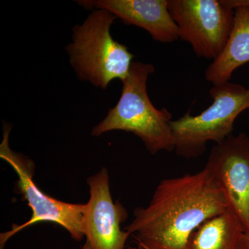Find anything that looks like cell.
<instances>
[{"instance_id":"6","label":"cell","mask_w":249,"mask_h":249,"mask_svg":"<svg viewBox=\"0 0 249 249\" xmlns=\"http://www.w3.org/2000/svg\"><path fill=\"white\" fill-rule=\"evenodd\" d=\"M178 36L199 58L215 60L227 45L235 11L222 0H168Z\"/></svg>"},{"instance_id":"11","label":"cell","mask_w":249,"mask_h":249,"mask_svg":"<svg viewBox=\"0 0 249 249\" xmlns=\"http://www.w3.org/2000/svg\"><path fill=\"white\" fill-rule=\"evenodd\" d=\"M243 227L230 210L205 221L192 232L186 249H238Z\"/></svg>"},{"instance_id":"2","label":"cell","mask_w":249,"mask_h":249,"mask_svg":"<svg viewBox=\"0 0 249 249\" xmlns=\"http://www.w3.org/2000/svg\"><path fill=\"white\" fill-rule=\"evenodd\" d=\"M155 71L151 64L133 62L128 76L123 80L121 97L106 117L91 130L93 137L111 131L131 132L141 139L152 155L175 150L170 122L172 114L165 108L157 109L149 98L147 82Z\"/></svg>"},{"instance_id":"9","label":"cell","mask_w":249,"mask_h":249,"mask_svg":"<svg viewBox=\"0 0 249 249\" xmlns=\"http://www.w3.org/2000/svg\"><path fill=\"white\" fill-rule=\"evenodd\" d=\"M85 9L109 11L124 24L142 28L154 40L170 43L179 38L176 23L168 10V0H81Z\"/></svg>"},{"instance_id":"4","label":"cell","mask_w":249,"mask_h":249,"mask_svg":"<svg viewBox=\"0 0 249 249\" xmlns=\"http://www.w3.org/2000/svg\"><path fill=\"white\" fill-rule=\"evenodd\" d=\"M213 103L196 116L190 111L170 122L177 155L194 159L204 154L206 144H216L232 134L234 123L242 111L249 109V88L226 82L213 85L209 91Z\"/></svg>"},{"instance_id":"10","label":"cell","mask_w":249,"mask_h":249,"mask_svg":"<svg viewBox=\"0 0 249 249\" xmlns=\"http://www.w3.org/2000/svg\"><path fill=\"white\" fill-rule=\"evenodd\" d=\"M233 27L222 53L208 67L206 79L213 85L229 82L236 70L249 63V9L235 10Z\"/></svg>"},{"instance_id":"8","label":"cell","mask_w":249,"mask_h":249,"mask_svg":"<svg viewBox=\"0 0 249 249\" xmlns=\"http://www.w3.org/2000/svg\"><path fill=\"white\" fill-rule=\"evenodd\" d=\"M89 199L85 213V233L91 249H124L130 234L121 224L128 213L119 201H113L109 172L101 168L87 180Z\"/></svg>"},{"instance_id":"15","label":"cell","mask_w":249,"mask_h":249,"mask_svg":"<svg viewBox=\"0 0 249 249\" xmlns=\"http://www.w3.org/2000/svg\"><path fill=\"white\" fill-rule=\"evenodd\" d=\"M128 249H143L142 248V247H139V246H138V247H129Z\"/></svg>"},{"instance_id":"1","label":"cell","mask_w":249,"mask_h":249,"mask_svg":"<svg viewBox=\"0 0 249 249\" xmlns=\"http://www.w3.org/2000/svg\"><path fill=\"white\" fill-rule=\"evenodd\" d=\"M229 209L222 188L205 167L195 174L165 178L146 207H137L124 230L143 249H186L192 232Z\"/></svg>"},{"instance_id":"5","label":"cell","mask_w":249,"mask_h":249,"mask_svg":"<svg viewBox=\"0 0 249 249\" xmlns=\"http://www.w3.org/2000/svg\"><path fill=\"white\" fill-rule=\"evenodd\" d=\"M12 126L5 124L0 145V158L12 167L18 175L16 191L22 196L32 211L30 219L20 225L13 224L9 231L0 235V247L23 229L39 222H52L67 230L73 240L80 242L85 237V213L86 204H71L47 196L34 182V162L27 156L11 150L9 134Z\"/></svg>"},{"instance_id":"14","label":"cell","mask_w":249,"mask_h":249,"mask_svg":"<svg viewBox=\"0 0 249 249\" xmlns=\"http://www.w3.org/2000/svg\"><path fill=\"white\" fill-rule=\"evenodd\" d=\"M82 249H91V247H90L89 242L88 241H86V242L83 245V247H82Z\"/></svg>"},{"instance_id":"7","label":"cell","mask_w":249,"mask_h":249,"mask_svg":"<svg viewBox=\"0 0 249 249\" xmlns=\"http://www.w3.org/2000/svg\"><path fill=\"white\" fill-rule=\"evenodd\" d=\"M217 180L229 210L249 233V137L244 133L229 136L216 144L206 166Z\"/></svg>"},{"instance_id":"3","label":"cell","mask_w":249,"mask_h":249,"mask_svg":"<svg viewBox=\"0 0 249 249\" xmlns=\"http://www.w3.org/2000/svg\"><path fill=\"white\" fill-rule=\"evenodd\" d=\"M114 15L93 10L81 25L73 28L72 42L66 47L70 63L80 80L106 89L113 80L128 76L134 55L110 34Z\"/></svg>"},{"instance_id":"12","label":"cell","mask_w":249,"mask_h":249,"mask_svg":"<svg viewBox=\"0 0 249 249\" xmlns=\"http://www.w3.org/2000/svg\"><path fill=\"white\" fill-rule=\"evenodd\" d=\"M222 1L223 4L232 11L240 7L249 9V0H222Z\"/></svg>"},{"instance_id":"13","label":"cell","mask_w":249,"mask_h":249,"mask_svg":"<svg viewBox=\"0 0 249 249\" xmlns=\"http://www.w3.org/2000/svg\"><path fill=\"white\" fill-rule=\"evenodd\" d=\"M238 249H249V233L245 232L242 236Z\"/></svg>"}]
</instances>
